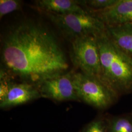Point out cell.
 <instances>
[{
    "instance_id": "6da1fadb",
    "label": "cell",
    "mask_w": 132,
    "mask_h": 132,
    "mask_svg": "<svg viewBox=\"0 0 132 132\" xmlns=\"http://www.w3.org/2000/svg\"><path fill=\"white\" fill-rule=\"evenodd\" d=\"M1 69L13 80L36 85L68 71L65 53L52 30L25 20L11 25L1 38Z\"/></svg>"
},
{
    "instance_id": "7a4b0ae2",
    "label": "cell",
    "mask_w": 132,
    "mask_h": 132,
    "mask_svg": "<svg viewBox=\"0 0 132 132\" xmlns=\"http://www.w3.org/2000/svg\"><path fill=\"white\" fill-rule=\"evenodd\" d=\"M96 37L101 64V80L118 95L132 92V57L113 42L106 30Z\"/></svg>"
},
{
    "instance_id": "3957f363",
    "label": "cell",
    "mask_w": 132,
    "mask_h": 132,
    "mask_svg": "<svg viewBox=\"0 0 132 132\" xmlns=\"http://www.w3.org/2000/svg\"><path fill=\"white\" fill-rule=\"evenodd\" d=\"M43 13L46 15L63 36L71 42L81 36H97L106 30L105 25L90 11L85 13Z\"/></svg>"
},
{
    "instance_id": "277c9868",
    "label": "cell",
    "mask_w": 132,
    "mask_h": 132,
    "mask_svg": "<svg viewBox=\"0 0 132 132\" xmlns=\"http://www.w3.org/2000/svg\"><path fill=\"white\" fill-rule=\"evenodd\" d=\"M73 80L79 100L96 108H108L118 95L98 77L74 71Z\"/></svg>"
},
{
    "instance_id": "5b68a950",
    "label": "cell",
    "mask_w": 132,
    "mask_h": 132,
    "mask_svg": "<svg viewBox=\"0 0 132 132\" xmlns=\"http://www.w3.org/2000/svg\"><path fill=\"white\" fill-rule=\"evenodd\" d=\"M96 36L86 35L72 40L70 55L73 65L81 72L100 78L101 64Z\"/></svg>"
},
{
    "instance_id": "8992f818",
    "label": "cell",
    "mask_w": 132,
    "mask_h": 132,
    "mask_svg": "<svg viewBox=\"0 0 132 132\" xmlns=\"http://www.w3.org/2000/svg\"><path fill=\"white\" fill-rule=\"evenodd\" d=\"M73 72L68 71L39 82L35 86L41 96L58 101L80 100L73 84Z\"/></svg>"
},
{
    "instance_id": "52a82bcc",
    "label": "cell",
    "mask_w": 132,
    "mask_h": 132,
    "mask_svg": "<svg viewBox=\"0 0 132 132\" xmlns=\"http://www.w3.org/2000/svg\"><path fill=\"white\" fill-rule=\"evenodd\" d=\"M89 11L106 27L132 24V0H118L107 9Z\"/></svg>"
},
{
    "instance_id": "ba28073f",
    "label": "cell",
    "mask_w": 132,
    "mask_h": 132,
    "mask_svg": "<svg viewBox=\"0 0 132 132\" xmlns=\"http://www.w3.org/2000/svg\"><path fill=\"white\" fill-rule=\"evenodd\" d=\"M41 97L35 85L26 82L19 83L12 81L9 92L5 98L0 101V107L6 109L25 104Z\"/></svg>"
},
{
    "instance_id": "9c48e42d",
    "label": "cell",
    "mask_w": 132,
    "mask_h": 132,
    "mask_svg": "<svg viewBox=\"0 0 132 132\" xmlns=\"http://www.w3.org/2000/svg\"><path fill=\"white\" fill-rule=\"evenodd\" d=\"M35 4L42 13L65 14L85 13L89 11L83 7L80 1L38 0L35 1Z\"/></svg>"
},
{
    "instance_id": "30bf717a",
    "label": "cell",
    "mask_w": 132,
    "mask_h": 132,
    "mask_svg": "<svg viewBox=\"0 0 132 132\" xmlns=\"http://www.w3.org/2000/svg\"><path fill=\"white\" fill-rule=\"evenodd\" d=\"M106 32L120 50L132 57V24L106 27Z\"/></svg>"
},
{
    "instance_id": "8fae6325",
    "label": "cell",
    "mask_w": 132,
    "mask_h": 132,
    "mask_svg": "<svg viewBox=\"0 0 132 132\" xmlns=\"http://www.w3.org/2000/svg\"><path fill=\"white\" fill-rule=\"evenodd\" d=\"M109 132H132V121L125 117L114 118L110 124Z\"/></svg>"
},
{
    "instance_id": "7c38bea8",
    "label": "cell",
    "mask_w": 132,
    "mask_h": 132,
    "mask_svg": "<svg viewBox=\"0 0 132 132\" xmlns=\"http://www.w3.org/2000/svg\"><path fill=\"white\" fill-rule=\"evenodd\" d=\"M118 0H87L80 1V4L89 10H104L115 4Z\"/></svg>"
},
{
    "instance_id": "4fadbf2b",
    "label": "cell",
    "mask_w": 132,
    "mask_h": 132,
    "mask_svg": "<svg viewBox=\"0 0 132 132\" xmlns=\"http://www.w3.org/2000/svg\"><path fill=\"white\" fill-rule=\"evenodd\" d=\"M23 2L19 0H1L0 18L21 9Z\"/></svg>"
},
{
    "instance_id": "5bb4252c",
    "label": "cell",
    "mask_w": 132,
    "mask_h": 132,
    "mask_svg": "<svg viewBox=\"0 0 132 132\" xmlns=\"http://www.w3.org/2000/svg\"><path fill=\"white\" fill-rule=\"evenodd\" d=\"M83 132H107V128L104 122L98 119L90 123Z\"/></svg>"
}]
</instances>
